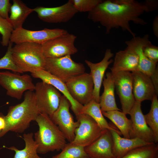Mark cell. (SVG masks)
Wrapping results in <instances>:
<instances>
[{
    "label": "cell",
    "mask_w": 158,
    "mask_h": 158,
    "mask_svg": "<svg viewBox=\"0 0 158 158\" xmlns=\"http://www.w3.org/2000/svg\"><path fill=\"white\" fill-rule=\"evenodd\" d=\"M153 11L150 0L143 2L135 0H102L88 12V18L104 27L107 34L112 29L120 28L128 32L134 37L136 34L131 30L130 22L145 25L147 23L140 18V16L145 12Z\"/></svg>",
    "instance_id": "6da1fadb"
},
{
    "label": "cell",
    "mask_w": 158,
    "mask_h": 158,
    "mask_svg": "<svg viewBox=\"0 0 158 158\" xmlns=\"http://www.w3.org/2000/svg\"><path fill=\"white\" fill-rule=\"evenodd\" d=\"M40 112L37 107L34 92H25L24 99L20 103L10 106L6 116L2 114L5 122L4 128L0 132V138L8 132L23 133L35 121Z\"/></svg>",
    "instance_id": "7a4b0ae2"
},
{
    "label": "cell",
    "mask_w": 158,
    "mask_h": 158,
    "mask_svg": "<svg viewBox=\"0 0 158 158\" xmlns=\"http://www.w3.org/2000/svg\"><path fill=\"white\" fill-rule=\"evenodd\" d=\"M35 121L39 126V130L34 134L37 153L44 154L62 150L67 144L66 139L49 116L40 113Z\"/></svg>",
    "instance_id": "3957f363"
},
{
    "label": "cell",
    "mask_w": 158,
    "mask_h": 158,
    "mask_svg": "<svg viewBox=\"0 0 158 158\" xmlns=\"http://www.w3.org/2000/svg\"><path fill=\"white\" fill-rule=\"evenodd\" d=\"M12 55L14 62L21 73L45 69L46 58L41 44L28 42L16 44L12 48Z\"/></svg>",
    "instance_id": "277c9868"
},
{
    "label": "cell",
    "mask_w": 158,
    "mask_h": 158,
    "mask_svg": "<svg viewBox=\"0 0 158 158\" xmlns=\"http://www.w3.org/2000/svg\"><path fill=\"white\" fill-rule=\"evenodd\" d=\"M45 70L66 83L71 78L85 73L81 63L74 61L70 55L58 58L46 59Z\"/></svg>",
    "instance_id": "5b68a950"
},
{
    "label": "cell",
    "mask_w": 158,
    "mask_h": 158,
    "mask_svg": "<svg viewBox=\"0 0 158 158\" xmlns=\"http://www.w3.org/2000/svg\"><path fill=\"white\" fill-rule=\"evenodd\" d=\"M76 117L79 125L75 130L73 140L69 143L72 145L86 147L95 142L108 130L100 128L87 115L80 114Z\"/></svg>",
    "instance_id": "8992f818"
},
{
    "label": "cell",
    "mask_w": 158,
    "mask_h": 158,
    "mask_svg": "<svg viewBox=\"0 0 158 158\" xmlns=\"http://www.w3.org/2000/svg\"><path fill=\"white\" fill-rule=\"evenodd\" d=\"M0 85L6 90L8 95L18 100L21 98L25 92L33 91L35 89L30 75L8 71H0Z\"/></svg>",
    "instance_id": "52a82bcc"
},
{
    "label": "cell",
    "mask_w": 158,
    "mask_h": 158,
    "mask_svg": "<svg viewBox=\"0 0 158 158\" xmlns=\"http://www.w3.org/2000/svg\"><path fill=\"white\" fill-rule=\"evenodd\" d=\"M36 104L40 113L51 115L58 108L62 95L52 85L42 81L35 85Z\"/></svg>",
    "instance_id": "ba28073f"
},
{
    "label": "cell",
    "mask_w": 158,
    "mask_h": 158,
    "mask_svg": "<svg viewBox=\"0 0 158 158\" xmlns=\"http://www.w3.org/2000/svg\"><path fill=\"white\" fill-rule=\"evenodd\" d=\"M71 107L69 100L63 95L58 108L51 115L49 116L69 142L73 140L75 130L79 125V121H74L73 116L69 111Z\"/></svg>",
    "instance_id": "9c48e42d"
},
{
    "label": "cell",
    "mask_w": 158,
    "mask_h": 158,
    "mask_svg": "<svg viewBox=\"0 0 158 158\" xmlns=\"http://www.w3.org/2000/svg\"><path fill=\"white\" fill-rule=\"evenodd\" d=\"M76 38L68 32L44 42L42 44L44 57L58 58L77 53L78 50L74 44Z\"/></svg>",
    "instance_id": "30bf717a"
},
{
    "label": "cell",
    "mask_w": 158,
    "mask_h": 158,
    "mask_svg": "<svg viewBox=\"0 0 158 158\" xmlns=\"http://www.w3.org/2000/svg\"><path fill=\"white\" fill-rule=\"evenodd\" d=\"M72 97L83 105L93 98L94 84L90 73H83L73 77L65 83Z\"/></svg>",
    "instance_id": "8fae6325"
},
{
    "label": "cell",
    "mask_w": 158,
    "mask_h": 158,
    "mask_svg": "<svg viewBox=\"0 0 158 158\" xmlns=\"http://www.w3.org/2000/svg\"><path fill=\"white\" fill-rule=\"evenodd\" d=\"M117 94L119 98L122 112L129 114L135 102L133 91L132 73L121 71L111 73Z\"/></svg>",
    "instance_id": "7c38bea8"
},
{
    "label": "cell",
    "mask_w": 158,
    "mask_h": 158,
    "mask_svg": "<svg viewBox=\"0 0 158 158\" xmlns=\"http://www.w3.org/2000/svg\"><path fill=\"white\" fill-rule=\"evenodd\" d=\"M66 30L61 29H49L33 31L23 27L13 31L10 42L16 44L23 42L35 43L41 44L47 41L68 32Z\"/></svg>",
    "instance_id": "4fadbf2b"
},
{
    "label": "cell",
    "mask_w": 158,
    "mask_h": 158,
    "mask_svg": "<svg viewBox=\"0 0 158 158\" xmlns=\"http://www.w3.org/2000/svg\"><path fill=\"white\" fill-rule=\"evenodd\" d=\"M33 10L41 20L51 23L66 22L78 13L74 7L72 0L59 6L45 7L40 6Z\"/></svg>",
    "instance_id": "5bb4252c"
},
{
    "label": "cell",
    "mask_w": 158,
    "mask_h": 158,
    "mask_svg": "<svg viewBox=\"0 0 158 158\" xmlns=\"http://www.w3.org/2000/svg\"><path fill=\"white\" fill-rule=\"evenodd\" d=\"M141 102L135 100L129 114L132 122L130 138H138L147 142L155 143L153 133L147 125L142 112Z\"/></svg>",
    "instance_id": "9a60e30c"
},
{
    "label": "cell",
    "mask_w": 158,
    "mask_h": 158,
    "mask_svg": "<svg viewBox=\"0 0 158 158\" xmlns=\"http://www.w3.org/2000/svg\"><path fill=\"white\" fill-rule=\"evenodd\" d=\"M150 41L148 34L142 37L135 36L130 40L126 41L127 47L133 51L138 56V70L150 77L158 70L157 64L150 60L144 54L143 48Z\"/></svg>",
    "instance_id": "2e32d148"
},
{
    "label": "cell",
    "mask_w": 158,
    "mask_h": 158,
    "mask_svg": "<svg viewBox=\"0 0 158 158\" xmlns=\"http://www.w3.org/2000/svg\"><path fill=\"white\" fill-rule=\"evenodd\" d=\"M114 56L110 49H107L103 59L96 63L85 60V62L90 69V74L92 78L94 84L93 99L99 103L100 91L105 72L109 66L113 62L111 59Z\"/></svg>",
    "instance_id": "e0dca14e"
},
{
    "label": "cell",
    "mask_w": 158,
    "mask_h": 158,
    "mask_svg": "<svg viewBox=\"0 0 158 158\" xmlns=\"http://www.w3.org/2000/svg\"><path fill=\"white\" fill-rule=\"evenodd\" d=\"M131 73L135 100L141 102L145 100L152 101L154 95L157 94L150 77L138 71Z\"/></svg>",
    "instance_id": "ac0fdd59"
},
{
    "label": "cell",
    "mask_w": 158,
    "mask_h": 158,
    "mask_svg": "<svg viewBox=\"0 0 158 158\" xmlns=\"http://www.w3.org/2000/svg\"><path fill=\"white\" fill-rule=\"evenodd\" d=\"M33 78L41 79L42 81L51 85L63 94L70 102L71 108L75 116L80 114L83 105L80 104L71 96L65 83L45 70L43 69L38 70L31 73Z\"/></svg>",
    "instance_id": "d6986e66"
},
{
    "label": "cell",
    "mask_w": 158,
    "mask_h": 158,
    "mask_svg": "<svg viewBox=\"0 0 158 158\" xmlns=\"http://www.w3.org/2000/svg\"><path fill=\"white\" fill-rule=\"evenodd\" d=\"M112 145L111 133L108 130L95 142L84 148L90 158H115L112 152Z\"/></svg>",
    "instance_id": "ffe728a7"
},
{
    "label": "cell",
    "mask_w": 158,
    "mask_h": 158,
    "mask_svg": "<svg viewBox=\"0 0 158 158\" xmlns=\"http://www.w3.org/2000/svg\"><path fill=\"white\" fill-rule=\"evenodd\" d=\"M112 140V152L115 158H121L131 150L151 143L145 142L138 138H127L121 136L119 131L110 130Z\"/></svg>",
    "instance_id": "44dd1931"
},
{
    "label": "cell",
    "mask_w": 158,
    "mask_h": 158,
    "mask_svg": "<svg viewBox=\"0 0 158 158\" xmlns=\"http://www.w3.org/2000/svg\"><path fill=\"white\" fill-rule=\"evenodd\" d=\"M139 60L137 55L126 47L123 50L116 52L114 63L110 68L111 73L125 71L134 72L138 71Z\"/></svg>",
    "instance_id": "7402d4cb"
},
{
    "label": "cell",
    "mask_w": 158,
    "mask_h": 158,
    "mask_svg": "<svg viewBox=\"0 0 158 158\" xmlns=\"http://www.w3.org/2000/svg\"><path fill=\"white\" fill-rule=\"evenodd\" d=\"M102 83L104 90L100 97L99 104L102 112L114 110L121 111L118 108L116 103L115 95V85L112 74L111 72L106 73Z\"/></svg>",
    "instance_id": "603a6c76"
},
{
    "label": "cell",
    "mask_w": 158,
    "mask_h": 158,
    "mask_svg": "<svg viewBox=\"0 0 158 158\" xmlns=\"http://www.w3.org/2000/svg\"><path fill=\"white\" fill-rule=\"evenodd\" d=\"M10 11L11 14L8 20L14 30L22 27L26 19L34 11L21 0H13Z\"/></svg>",
    "instance_id": "cb8c5ba5"
},
{
    "label": "cell",
    "mask_w": 158,
    "mask_h": 158,
    "mask_svg": "<svg viewBox=\"0 0 158 158\" xmlns=\"http://www.w3.org/2000/svg\"><path fill=\"white\" fill-rule=\"evenodd\" d=\"M80 114H86L90 116L102 129L119 130L108 123L102 114L99 103L93 98L88 103L83 105Z\"/></svg>",
    "instance_id": "d4e9b609"
},
{
    "label": "cell",
    "mask_w": 158,
    "mask_h": 158,
    "mask_svg": "<svg viewBox=\"0 0 158 158\" xmlns=\"http://www.w3.org/2000/svg\"><path fill=\"white\" fill-rule=\"evenodd\" d=\"M103 116L110 120L119 129L124 138H130L129 133L131 129L132 122L130 119L126 116V114L121 111L114 110L102 112Z\"/></svg>",
    "instance_id": "484cf974"
},
{
    "label": "cell",
    "mask_w": 158,
    "mask_h": 158,
    "mask_svg": "<svg viewBox=\"0 0 158 158\" xmlns=\"http://www.w3.org/2000/svg\"><path fill=\"white\" fill-rule=\"evenodd\" d=\"M33 134L30 133L24 134L23 139L25 146L22 150H19L14 146L6 148L14 151L15 154L13 158H43L37 154V145L33 138Z\"/></svg>",
    "instance_id": "4316f807"
},
{
    "label": "cell",
    "mask_w": 158,
    "mask_h": 158,
    "mask_svg": "<svg viewBox=\"0 0 158 158\" xmlns=\"http://www.w3.org/2000/svg\"><path fill=\"white\" fill-rule=\"evenodd\" d=\"M121 158H158V144L151 143L136 148Z\"/></svg>",
    "instance_id": "83f0119b"
},
{
    "label": "cell",
    "mask_w": 158,
    "mask_h": 158,
    "mask_svg": "<svg viewBox=\"0 0 158 158\" xmlns=\"http://www.w3.org/2000/svg\"><path fill=\"white\" fill-rule=\"evenodd\" d=\"M155 94L152 100L151 108L149 112L145 115L146 122L152 131L155 143L158 142V100Z\"/></svg>",
    "instance_id": "f1b7e54d"
},
{
    "label": "cell",
    "mask_w": 158,
    "mask_h": 158,
    "mask_svg": "<svg viewBox=\"0 0 158 158\" xmlns=\"http://www.w3.org/2000/svg\"><path fill=\"white\" fill-rule=\"evenodd\" d=\"M84 147L73 145L67 143L59 153L53 156L52 158H83L89 157L86 153Z\"/></svg>",
    "instance_id": "f546056e"
},
{
    "label": "cell",
    "mask_w": 158,
    "mask_h": 158,
    "mask_svg": "<svg viewBox=\"0 0 158 158\" xmlns=\"http://www.w3.org/2000/svg\"><path fill=\"white\" fill-rule=\"evenodd\" d=\"M13 43L9 42L7 51L4 55L0 59V69H6L16 73H21L13 59L12 49Z\"/></svg>",
    "instance_id": "4dcf8cb0"
},
{
    "label": "cell",
    "mask_w": 158,
    "mask_h": 158,
    "mask_svg": "<svg viewBox=\"0 0 158 158\" xmlns=\"http://www.w3.org/2000/svg\"><path fill=\"white\" fill-rule=\"evenodd\" d=\"M14 29L8 20L0 16V33L2 35L1 42L3 46H8L10 38Z\"/></svg>",
    "instance_id": "1f68e13d"
},
{
    "label": "cell",
    "mask_w": 158,
    "mask_h": 158,
    "mask_svg": "<svg viewBox=\"0 0 158 158\" xmlns=\"http://www.w3.org/2000/svg\"><path fill=\"white\" fill-rule=\"evenodd\" d=\"M74 7L78 12H90L102 0H72Z\"/></svg>",
    "instance_id": "d6a6232c"
},
{
    "label": "cell",
    "mask_w": 158,
    "mask_h": 158,
    "mask_svg": "<svg viewBox=\"0 0 158 158\" xmlns=\"http://www.w3.org/2000/svg\"><path fill=\"white\" fill-rule=\"evenodd\" d=\"M145 55L151 61L157 64L158 61V47L152 44L150 41L144 47Z\"/></svg>",
    "instance_id": "836d02e7"
},
{
    "label": "cell",
    "mask_w": 158,
    "mask_h": 158,
    "mask_svg": "<svg viewBox=\"0 0 158 158\" xmlns=\"http://www.w3.org/2000/svg\"><path fill=\"white\" fill-rule=\"evenodd\" d=\"M11 5L9 0H0V16L8 20V12Z\"/></svg>",
    "instance_id": "e575fe53"
},
{
    "label": "cell",
    "mask_w": 158,
    "mask_h": 158,
    "mask_svg": "<svg viewBox=\"0 0 158 158\" xmlns=\"http://www.w3.org/2000/svg\"><path fill=\"white\" fill-rule=\"evenodd\" d=\"M152 29L153 33L157 38H158V16L154 18L152 23Z\"/></svg>",
    "instance_id": "d590c367"
},
{
    "label": "cell",
    "mask_w": 158,
    "mask_h": 158,
    "mask_svg": "<svg viewBox=\"0 0 158 158\" xmlns=\"http://www.w3.org/2000/svg\"><path fill=\"white\" fill-rule=\"evenodd\" d=\"M5 122L4 118L2 116V114L0 113V130H1L4 128Z\"/></svg>",
    "instance_id": "8d00e7d4"
},
{
    "label": "cell",
    "mask_w": 158,
    "mask_h": 158,
    "mask_svg": "<svg viewBox=\"0 0 158 158\" xmlns=\"http://www.w3.org/2000/svg\"><path fill=\"white\" fill-rule=\"evenodd\" d=\"M83 158H90L89 157H83Z\"/></svg>",
    "instance_id": "74e56055"
},
{
    "label": "cell",
    "mask_w": 158,
    "mask_h": 158,
    "mask_svg": "<svg viewBox=\"0 0 158 158\" xmlns=\"http://www.w3.org/2000/svg\"></svg>",
    "instance_id": "f35d334b"
},
{
    "label": "cell",
    "mask_w": 158,
    "mask_h": 158,
    "mask_svg": "<svg viewBox=\"0 0 158 158\" xmlns=\"http://www.w3.org/2000/svg\"></svg>",
    "instance_id": "ab89813d"
}]
</instances>
